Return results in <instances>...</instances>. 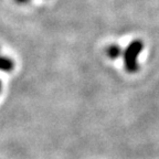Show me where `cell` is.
<instances>
[{
  "label": "cell",
  "instance_id": "obj_1",
  "mask_svg": "<svg viewBox=\"0 0 159 159\" xmlns=\"http://www.w3.org/2000/svg\"><path fill=\"white\" fill-rule=\"evenodd\" d=\"M144 50V42L142 40H134L123 51L124 67L128 73H136L139 70L138 57Z\"/></svg>",
  "mask_w": 159,
  "mask_h": 159
},
{
  "label": "cell",
  "instance_id": "obj_2",
  "mask_svg": "<svg viewBox=\"0 0 159 159\" xmlns=\"http://www.w3.org/2000/svg\"><path fill=\"white\" fill-rule=\"evenodd\" d=\"M123 51H124V50L119 47L118 44H116V43H112V44H109L108 47L105 49V53H106V55L111 60L118 59L120 55H123Z\"/></svg>",
  "mask_w": 159,
  "mask_h": 159
},
{
  "label": "cell",
  "instance_id": "obj_3",
  "mask_svg": "<svg viewBox=\"0 0 159 159\" xmlns=\"http://www.w3.org/2000/svg\"><path fill=\"white\" fill-rule=\"evenodd\" d=\"M15 69V61L11 57L0 55V71L10 73Z\"/></svg>",
  "mask_w": 159,
  "mask_h": 159
},
{
  "label": "cell",
  "instance_id": "obj_4",
  "mask_svg": "<svg viewBox=\"0 0 159 159\" xmlns=\"http://www.w3.org/2000/svg\"><path fill=\"white\" fill-rule=\"evenodd\" d=\"M15 1L19 5H25V3L30 2V0H15Z\"/></svg>",
  "mask_w": 159,
  "mask_h": 159
},
{
  "label": "cell",
  "instance_id": "obj_5",
  "mask_svg": "<svg viewBox=\"0 0 159 159\" xmlns=\"http://www.w3.org/2000/svg\"><path fill=\"white\" fill-rule=\"evenodd\" d=\"M1 87H2V83H1V81H0V93H1Z\"/></svg>",
  "mask_w": 159,
  "mask_h": 159
}]
</instances>
